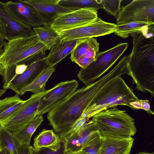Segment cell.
Masks as SVG:
<instances>
[{
	"instance_id": "1",
	"label": "cell",
	"mask_w": 154,
	"mask_h": 154,
	"mask_svg": "<svg viewBox=\"0 0 154 154\" xmlns=\"http://www.w3.org/2000/svg\"><path fill=\"white\" fill-rule=\"evenodd\" d=\"M118 76L116 70L112 69L95 82L76 90L48 112L47 119L49 123L61 140L97 94Z\"/></svg>"
},
{
	"instance_id": "2",
	"label": "cell",
	"mask_w": 154,
	"mask_h": 154,
	"mask_svg": "<svg viewBox=\"0 0 154 154\" xmlns=\"http://www.w3.org/2000/svg\"><path fill=\"white\" fill-rule=\"evenodd\" d=\"M152 28L137 32L130 35L133 48L127 56V74L132 79L139 90H146L154 86V31Z\"/></svg>"
},
{
	"instance_id": "3",
	"label": "cell",
	"mask_w": 154,
	"mask_h": 154,
	"mask_svg": "<svg viewBox=\"0 0 154 154\" xmlns=\"http://www.w3.org/2000/svg\"><path fill=\"white\" fill-rule=\"evenodd\" d=\"M139 99L121 76L109 82L97 94L80 117L88 119L96 113L119 105L131 108L130 104Z\"/></svg>"
},
{
	"instance_id": "4",
	"label": "cell",
	"mask_w": 154,
	"mask_h": 154,
	"mask_svg": "<svg viewBox=\"0 0 154 154\" xmlns=\"http://www.w3.org/2000/svg\"><path fill=\"white\" fill-rule=\"evenodd\" d=\"M91 120L103 137L123 139L132 137L136 133L134 119L124 110L116 107L98 112Z\"/></svg>"
},
{
	"instance_id": "5",
	"label": "cell",
	"mask_w": 154,
	"mask_h": 154,
	"mask_svg": "<svg viewBox=\"0 0 154 154\" xmlns=\"http://www.w3.org/2000/svg\"><path fill=\"white\" fill-rule=\"evenodd\" d=\"M128 43L118 44L114 47L97 53L95 60L87 67L81 68L77 74L86 85L96 81L110 69L127 49Z\"/></svg>"
},
{
	"instance_id": "6",
	"label": "cell",
	"mask_w": 154,
	"mask_h": 154,
	"mask_svg": "<svg viewBox=\"0 0 154 154\" xmlns=\"http://www.w3.org/2000/svg\"><path fill=\"white\" fill-rule=\"evenodd\" d=\"M117 29L116 24L104 21L98 17L87 24L56 31L60 41H66L103 36L115 32Z\"/></svg>"
},
{
	"instance_id": "7",
	"label": "cell",
	"mask_w": 154,
	"mask_h": 154,
	"mask_svg": "<svg viewBox=\"0 0 154 154\" xmlns=\"http://www.w3.org/2000/svg\"><path fill=\"white\" fill-rule=\"evenodd\" d=\"M49 91L32 94L14 113L0 121V125L12 133L17 132L35 116L42 97Z\"/></svg>"
},
{
	"instance_id": "8",
	"label": "cell",
	"mask_w": 154,
	"mask_h": 154,
	"mask_svg": "<svg viewBox=\"0 0 154 154\" xmlns=\"http://www.w3.org/2000/svg\"><path fill=\"white\" fill-rule=\"evenodd\" d=\"M116 25L133 22L154 24V0H134L122 7Z\"/></svg>"
},
{
	"instance_id": "9",
	"label": "cell",
	"mask_w": 154,
	"mask_h": 154,
	"mask_svg": "<svg viewBox=\"0 0 154 154\" xmlns=\"http://www.w3.org/2000/svg\"><path fill=\"white\" fill-rule=\"evenodd\" d=\"M78 86V82L73 79L60 82L49 90L41 98L35 116L42 115L55 108L75 92Z\"/></svg>"
},
{
	"instance_id": "10",
	"label": "cell",
	"mask_w": 154,
	"mask_h": 154,
	"mask_svg": "<svg viewBox=\"0 0 154 154\" xmlns=\"http://www.w3.org/2000/svg\"><path fill=\"white\" fill-rule=\"evenodd\" d=\"M98 17L97 10L91 8L81 9L58 16L50 26L55 31L69 29L90 23Z\"/></svg>"
},
{
	"instance_id": "11",
	"label": "cell",
	"mask_w": 154,
	"mask_h": 154,
	"mask_svg": "<svg viewBox=\"0 0 154 154\" xmlns=\"http://www.w3.org/2000/svg\"><path fill=\"white\" fill-rule=\"evenodd\" d=\"M39 43L35 34L8 41L0 54V63L5 68L15 65L18 58L26 50Z\"/></svg>"
},
{
	"instance_id": "12",
	"label": "cell",
	"mask_w": 154,
	"mask_h": 154,
	"mask_svg": "<svg viewBox=\"0 0 154 154\" xmlns=\"http://www.w3.org/2000/svg\"><path fill=\"white\" fill-rule=\"evenodd\" d=\"M0 33L8 41L35 34L32 27L16 20L8 12L4 3L0 1Z\"/></svg>"
},
{
	"instance_id": "13",
	"label": "cell",
	"mask_w": 154,
	"mask_h": 154,
	"mask_svg": "<svg viewBox=\"0 0 154 154\" xmlns=\"http://www.w3.org/2000/svg\"><path fill=\"white\" fill-rule=\"evenodd\" d=\"M8 12L19 22L31 27L43 25L42 21L34 8L23 0L4 3Z\"/></svg>"
},
{
	"instance_id": "14",
	"label": "cell",
	"mask_w": 154,
	"mask_h": 154,
	"mask_svg": "<svg viewBox=\"0 0 154 154\" xmlns=\"http://www.w3.org/2000/svg\"><path fill=\"white\" fill-rule=\"evenodd\" d=\"M60 0H24L35 10L43 22V26H51L58 16L75 9L63 7L59 4Z\"/></svg>"
},
{
	"instance_id": "15",
	"label": "cell",
	"mask_w": 154,
	"mask_h": 154,
	"mask_svg": "<svg viewBox=\"0 0 154 154\" xmlns=\"http://www.w3.org/2000/svg\"><path fill=\"white\" fill-rule=\"evenodd\" d=\"M41 57L29 64L22 74L16 76L11 80L7 89L14 91L20 95L21 91L30 85L46 68L48 66L44 57Z\"/></svg>"
},
{
	"instance_id": "16",
	"label": "cell",
	"mask_w": 154,
	"mask_h": 154,
	"mask_svg": "<svg viewBox=\"0 0 154 154\" xmlns=\"http://www.w3.org/2000/svg\"><path fill=\"white\" fill-rule=\"evenodd\" d=\"M98 130L92 121L89 122L82 128L62 140L64 153L79 151Z\"/></svg>"
},
{
	"instance_id": "17",
	"label": "cell",
	"mask_w": 154,
	"mask_h": 154,
	"mask_svg": "<svg viewBox=\"0 0 154 154\" xmlns=\"http://www.w3.org/2000/svg\"><path fill=\"white\" fill-rule=\"evenodd\" d=\"M85 39L59 41L52 47L47 56L44 57L47 65L49 67L54 66L71 53L77 45Z\"/></svg>"
},
{
	"instance_id": "18",
	"label": "cell",
	"mask_w": 154,
	"mask_h": 154,
	"mask_svg": "<svg viewBox=\"0 0 154 154\" xmlns=\"http://www.w3.org/2000/svg\"><path fill=\"white\" fill-rule=\"evenodd\" d=\"M134 140L132 137L123 139L103 137L98 154H129Z\"/></svg>"
},
{
	"instance_id": "19",
	"label": "cell",
	"mask_w": 154,
	"mask_h": 154,
	"mask_svg": "<svg viewBox=\"0 0 154 154\" xmlns=\"http://www.w3.org/2000/svg\"><path fill=\"white\" fill-rule=\"evenodd\" d=\"M33 140V147L36 150L46 148L57 151L62 146L61 139L52 130L43 129Z\"/></svg>"
},
{
	"instance_id": "20",
	"label": "cell",
	"mask_w": 154,
	"mask_h": 154,
	"mask_svg": "<svg viewBox=\"0 0 154 154\" xmlns=\"http://www.w3.org/2000/svg\"><path fill=\"white\" fill-rule=\"evenodd\" d=\"M44 121L42 115L36 116L13 134L18 142L21 144L30 145L32 136Z\"/></svg>"
},
{
	"instance_id": "21",
	"label": "cell",
	"mask_w": 154,
	"mask_h": 154,
	"mask_svg": "<svg viewBox=\"0 0 154 154\" xmlns=\"http://www.w3.org/2000/svg\"><path fill=\"white\" fill-rule=\"evenodd\" d=\"M33 30L40 43L45 46L47 50H50L60 41L57 33L51 26H40L34 27Z\"/></svg>"
},
{
	"instance_id": "22",
	"label": "cell",
	"mask_w": 154,
	"mask_h": 154,
	"mask_svg": "<svg viewBox=\"0 0 154 154\" xmlns=\"http://www.w3.org/2000/svg\"><path fill=\"white\" fill-rule=\"evenodd\" d=\"M19 95L0 100V121L4 120L15 112L25 103Z\"/></svg>"
},
{
	"instance_id": "23",
	"label": "cell",
	"mask_w": 154,
	"mask_h": 154,
	"mask_svg": "<svg viewBox=\"0 0 154 154\" xmlns=\"http://www.w3.org/2000/svg\"><path fill=\"white\" fill-rule=\"evenodd\" d=\"M55 69L54 66L47 67L30 85L21 91L20 95H22L26 92L28 91L35 94L46 91L45 87L46 83L54 72Z\"/></svg>"
},
{
	"instance_id": "24",
	"label": "cell",
	"mask_w": 154,
	"mask_h": 154,
	"mask_svg": "<svg viewBox=\"0 0 154 154\" xmlns=\"http://www.w3.org/2000/svg\"><path fill=\"white\" fill-rule=\"evenodd\" d=\"M59 4L65 8L75 10L91 8L97 10L104 8L103 0H60Z\"/></svg>"
},
{
	"instance_id": "25",
	"label": "cell",
	"mask_w": 154,
	"mask_h": 154,
	"mask_svg": "<svg viewBox=\"0 0 154 154\" xmlns=\"http://www.w3.org/2000/svg\"><path fill=\"white\" fill-rule=\"evenodd\" d=\"M154 24L140 22H133L124 25H117L115 34L123 38H126L131 34L148 29Z\"/></svg>"
},
{
	"instance_id": "26",
	"label": "cell",
	"mask_w": 154,
	"mask_h": 154,
	"mask_svg": "<svg viewBox=\"0 0 154 154\" xmlns=\"http://www.w3.org/2000/svg\"><path fill=\"white\" fill-rule=\"evenodd\" d=\"M97 46H99V43L96 38H85L78 44L71 52L70 59L72 61L74 62L90 48Z\"/></svg>"
},
{
	"instance_id": "27",
	"label": "cell",
	"mask_w": 154,
	"mask_h": 154,
	"mask_svg": "<svg viewBox=\"0 0 154 154\" xmlns=\"http://www.w3.org/2000/svg\"><path fill=\"white\" fill-rule=\"evenodd\" d=\"M6 148L11 154H18L13 133L0 125V148Z\"/></svg>"
},
{
	"instance_id": "28",
	"label": "cell",
	"mask_w": 154,
	"mask_h": 154,
	"mask_svg": "<svg viewBox=\"0 0 154 154\" xmlns=\"http://www.w3.org/2000/svg\"><path fill=\"white\" fill-rule=\"evenodd\" d=\"M103 141V137L98 131L92 135L80 150L87 154H98Z\"/></svg>"
},
{
	"instance_id": "29",
	"label": "cell",
	"mask_w": 154,
	"mask_h": 154,
	"mask_svg": "<svg viewBox=\"0 0 154 154\" xmlns=\"http://www.w3.org/2000/svg\"><path fill=\"white\" fill-rule=\"evenodd\" d=\"M103 9L116 18L121 11L122 0H103Z\"/></svg>"
},
{
	"instance_id": "30",
	"label": "cell",
	"mask_w": 154,
	"mask_h": 154,
	"mask_svg": "<svg viewBox=\"0 0 154 154\" xmlns=\"http://www.w3.org/2000/svg\"><path fill=\"white\" fill-rule=\"evenodd\" d=\"M14 140L18 154H32V146L30 145L20 144L18 142L14 136Z\"/></svg>"
},
{
	"instance_id": "31",
	"label": "cell",
	"mask_w": 154,
	"mask_h": 154,
	"mask_svg": "<svg viewBox=\"0 0 154 154\" xmlns=\"http://www.w3.org/2000/svg\"><path fill=\"white\" fill-rule=\"evenodd\" d=\"M63 145L61 148L57 151H54L46 148H42L36 150L33 147L32 149V154H63Z\"/></svg>"
},
{
	"instance_id": "32",
	"label": "cell",
	"mask_w": 154,
	"mask_h": 154,
	"mask_svg": "<svg viewBox=\"0 0 154 154\" xmlns=\"http://www.w3.org/2000/svg\"><path fill=\"white\" fill-rule=\"evenodd\" d=\"M95 58H89L81 56L76 60L74 63L77 64L81 68L84 69L93 62Z\"/></svg>"
},
{
	"instance_id": "33",
	"label": "cell",
	"mask_w": 154,
	"mask_h": 154,
	"mask_svg": "<svg viewBox=\"0 0 154 154\" xmlns=\"http://www.w3.org/2000/svg\"><path fill=\"white\" fill-rule=\"evenodd\" d=\"M141 109L144 110L147 113L153 115L154 112L150 109V103L147 100H140Z\"/></svg>"
},
{
	"instance_id": "34",
	"label": "cell",
	"mask_w": 154,
	"mask_h": 154,
	"mask_svg": "<svg viewBox=\"0 0 154 154\" xmlns=\"http://www.w3.org/2000/svg\"><path fill=\"white\" fill-rule=\"evenodd\" d=\"M3 36L0 33V54L1 53L2 50L6 43L5 41Z\"/></svg>"
},
{
	"instance_id": "35",
	"label": "cell",
	"mask_w": 154,
	"mask_h": 154,
	"mask_svg": "<svg viewBox=\"0 0 154 154\" xmlns=\"http://www.w3.org/2000/svg\"><path fill=\"white\" fill-rule=\"evenodd\" d=\"M0 154H11L10 151L5 148H0Z\"/></svg>"
},
{
	"instance_id": "36",
	"label": "cell",
	"mask_w": 154,
	"mask_h": 154,
	"mask_svg": "<svg viewBox=\"0 0 154 154\" xmlns=\"http://www.w3.org/2000/svg\"><path fill=\"white\" fill-rule=\"evenodd\" d=\"M63 154H87L85 152L81 151L79 150L77 152H67L63 153Z\"/></svg>"
},
{
	"instance_id": "37",
	"label": "cell",
	"mask_w": 154,
	"mask_h": 154,
	"mask_svg": "<svg viewBox=\"0 0 154 154\" xmlns=\"http://www.w3.org/2000/svg\"><path fill=\"white\" fill-rule=\"evenodd\" d=\"M5 70L4 67L0 63V75H1L3 76Z\"/></svg>"
},
{
	"instance_id": "38",
	"label": "cell",
	"mask_w": 154,
	"mask_h": 154,
	"mask_svg": "<svg viewBox=\"0 0 154 154\" xmlns=\"http://www.w3.org/2000/svg\"><path fill=\"white\" fill-rule=\"evenodd\" d=\"M137 154H154V152L152 153H149L145 152H139Z\"/></svg>"
},
{
	"instance_id": "39",
	"label": "cell",
	"mask_w": 154,
	"mask_h": 154,
	"mask_svg": "<svg viewBox=\"0 0 154 154\" xmlns=\"http://www.w3.org/2000/svg\"><path fill=\"white\" fill-rule=\"evenodd\" d=\"M3 94L1 92H0V97Z\"/></svg>"
}]
</instances>
